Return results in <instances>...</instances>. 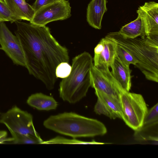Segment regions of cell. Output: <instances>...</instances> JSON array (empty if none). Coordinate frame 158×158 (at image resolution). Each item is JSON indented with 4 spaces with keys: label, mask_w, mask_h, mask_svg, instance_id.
Instances as JSON below:
<instances>
[{
    "label": "cell",
    "mask_w": 158,
    "mask_h": 158,
    "mask_svg": "<svg viewBox=\"0 0 158 158\" xmlns=\"http://www.w3.org/2000/svg\"><path fill=\"white\" fill-rule=\"evenodd\" d=\"M19 20L30 21L35 11L31 6L24 0H3Z\"/></svg>",
    "instance_id": "9a60e30c"
},
{
    "label": "cell",
    "mask_w": 158,
    "mask_h": 158,
    "mask_svg": "<svg viewBox=\"0 0 158 158\" xmlns=\"http://www.w3.org/2000/svg\"><path fill=\"white\" fill-rule=\"evenodd\" d=\"M27 103L40 110L49 111L56 109L58 103L52 96L42 93H36L30 96Z\"/></svg>",
    "instance_id": "2e32d148"
},
{
    "label": "cell",
    "mask_w": 158,
    "mask_h": 158,
    "mask_svg": "<svg viewBox=\"0 0 158 158\" xmlns=\"http://www.w3.org/2000/svg\"><path fill=\"white\" fill-rule=\"evenodd\" d=\"M0 45L13 64L25 67L22 49L17 37L9 30L4 22L0 23Z\"/></svg>",
    "instance_id": "ba28073f"
},
{
    "label": "cell",
    "mask_w": 158,
    "mask_h": 158,
    "mask_svg": "<svg viewBox=\"0 0 158 158\" xmlns=\"http://www.w3.org/2000/svg\"><path fill=\"white\" fill-rule=\"evenodd\" d=\"M104 48L101 52L94 55V65L101 69H108L112 67L116 56L117 44L114 42L106 38L102 39Z\"/></svg>",
    "instance_id": "7c38bea8"
},
{
    "label": "cell",
    "mask_w": 158,
    "mask_h": 158,
    "mask_svg": "<svg viewBox=\"0 0 158 158\" xmlns=\"http://www.w3.org/2000/svg\"><path fill=\"white\" fill-rule=\"evenodd\" d=\"M102 144L104 143L98 142L93 140L91 141H84L77 139L75 138L68 139L58 136L46 141H44L43 144Z\"/></svg>",
    "instance_id": "ffe728a7"
},
{
    "label": "cell",
    "mask_w": 158,
    "mask_h": 158,
    "mask_svg": "<svg viewBox=\"0 0 158 158\" xmlns=\"http://www.w3.org/2000/svg\"><path fill=\"white\" fill-rule=\"evenodd\" d=\"M158 123L143 125L135 131L134 137L135 140L140 142H151L158 144Z\"/></svg>",
    "instance_id": "ac0fdd59"
},
{
    "label": "cell",
    "mask_w": 158,
    "mask_h": 158,
    "mask_svg": "<svg viewBox=\"0 0 158 158\" xmlns=\"http://www.w3.org/2000/svg\"><path fill=\"white\" fill-rule=\"evenodd\" d=\"M118 32L123 36L130 38L146 36L144 24L139 14L135 19L122 27Z\"/></svg>",
    "instance_id": "e0dca14e"
},
{
    "label": "cell",
    "mask_w": 158,
    "mask_h": 158,
    "mask_svg": "<svg viewBox=\"0 0 158 158\" xmlns=\"http://www.w3.org/2000/svg\"><path fill=\"white\" fill-rule=\"evenodd\" d=\"M0 122L13 132L24 135L40 136L34 127L31 114L16 106L2 114Z\"/></svg>",
    "instance_id": "8992f818"
},
{
    "label": "cell",
    "mask_w": 158,
    "mask_h": 158,
    "mask_svg": "<svg viewBox=\"0 0 158 158\" xmlns=\"http://www.w3.org/2000/svg\"><path fill=\"white\" fill-rule=\"evenodd\" d=\"M46 128L73 138L102 136L107 128L99 121L73 112L51 115L43 122Z\"/></svg>",
    "instance_id": "3957f363"
},
{
    "label": "cell",
    "mask_w": 158,
    "mask_h": 158,
    "mask_svg": "<svg viewBox=\"0 0 158 158\" xmlns=\"http://www.w3.org/2000/svg\"><path fill=\"white\" fill-rule=\"evenodd\" d=\"M97 100L94 108L97 114L104 115L111 119H122L121 109L119 98L97 90Z\"/></svg>",
    "instance_id": "30bf717a"
},
{
    "label": "cell",
    "mask_w": 158,
    "mask_h": 158,
    "mask_svg": "<svg viewBox=\"0 0 158 158\" xmlns=\"http://www.w3.org/2000/svg\"><path fill=\"white\" fill-rule=\"evenodd\" d=\"M7 132L5 131H0V143H3L5 141H12L13 138H6Z\"/></svg>",
    "instance_id": "484cf974"
},
{
    "label": "cell",
    "mask_w": 158,
    "mask_h": 158,
    "mask_svg": "<svg viewBox=\"0 0 158 158\" xmlns=\"http://www.w3.org/2000/svg\"><path fill=\"white\" fill-rule=\"evenodd\" d=\"M71 8L69 0H57L35 11L30 23L46 26L53 21L66 19L71 16Z\"/></svg>",
    "instance_id": "52a82bcc"
},
{
    "label": "cell",
    "mask_w": 158,
    "mask_h": 158,
    "mask_svg": "<svg viewBox=\"0 0 158 158\" xmlns=\"http://www.w3.org/2000/svg\"><path fill=\"white\" fill-rule=\"evenodd\" d=\"M71 66L66 62L60 63L56 69V75L57 78H64L68 77L70 73Z\"/></svg>",
    "instance_id": "cb8c5ba5"
},
{
    "label": "cell",
    "mask_w": 158,
    "mask_h": 158,
    "mask_svg": "<svg viewBox=\"0 0 158 158\" xmlns=\"http://www.w3.org/2000/svg\"><path fill=\"white\" fill-rule=\"evenodd\" d=\"M93 65L92 56L86 52L73 59L70 74L59 85V95L63 101L74 104L86 96L91 86L90 71Z\"/></svg>",
    "instance_id": "277c9868"
},
{
    "label": "cell",
    "mask_w": 158,
    "mask_h": 158,
    "mask_svg": "<svg viewBox=\"0 0 158 158\" xmlns=\"http://www.w3.org/2000/svg\"><path fill=\"white\" fill-rule=\"evenodd\" d=\"M130 38L118 31L108 33L105 38L129 51L137 61L136 66L148 80L158 82V35Z\"/></svg>",
    "instance_id": "7a4b0ae2"
},
{
    "label": "cell",
    "mask_w": 158,
    "mask_h": 158,
    "mask_svg": "<svg viewBox=\"0 0 158 158\" xmlns=\"http://www.w3.org/2000/svg\"><path fill=\"white\" fill-rule=\"evenodd\" d=\"M58 0H36L31 6L35 11L41 7Z\"/></svg>",
    "instance_id": "d4e9b609"
},
{
    "label": "cell",
    "mask_w": 158,
    "mask_h": 158,
    "mask_svg": "<svg viewBox=\"0 0 158 158\" xmlns=\"http://www.w3.org/2000/svg\"><path fill=\"white\" fill-rule=\"evenodd\" d=\"M24 0L25 1V0Z\"/></svg>",
    "instance_id": "83f0119b"
},
{
    "label": "cell",
    "mask_w": 158,
    "mask_h": 158,
    "mask_svg": "<svg viewBox=\"0 0 158 158\" xmlns=\"http://www.w3.org/2000/svg\"><path fill=\"white\" fill-rule=\"evenodd\" d=\"M158 123V103H157L148 110L143 121V125Z\"/></svg>",
    "instance_id": "603a6c76"
},
{
    "label": "cell",
    "mask_w": 158,
    "mask_h": 158,
    "mask_svg": "<svg viewBox=\"0 0 158 158\" xmlns=\"http://www.w3.org/2000/svg\"><path fill=\"white\" fill-rule=\"evenodd\" d=\"M111 69V72L114 79L123 89L129 92L131 86L129 66L123 64L116 55Z\"/></svg>",
    "instance_id": "5bb4252c"
},
{
    "label": "cell",
    "mask_w": 158,
    "mask_h": 158,
    "mask_svg": "<svg viewBox=\"0 0 158 158\" xmlns=\"http://www.w3.org/2000/svg\"><path fill=\"white\" fill-rule=\"evenodd\" d=\"M106 0H91L87 8L86 20L89 25L98 29L102 27L103 16L107 10Z\"/></svg>",
    "instance_id": "4fadbf2b"
},
{
    "label": "cell",
    "mask_w": 158,
    "mask_h": 158,
    "mask_svg": "<svg viewBox=\"0 0 158 158\" xmlns=\"http://www.w3.org/2000/svg\"><path fill=\"white\" fill-rule=\"evenodd\" d=\"M20 20L10 9L3 0H0V23L10 21L11 23Z\"/></svg>",
    "instance_id": "7402d4cb"
},
{
    "label": "cell",
    "mask_w": 158,
    "mask_h": 158,
    "mask_svg": "<svg viewBox=\"0 0 158 158\" xmlns=\"http://www.w3.org/2000/svg\"><path fill=\"white\" fill-rule=\"evenodd\" d=\"M91 86L108 95L119 98L118 84L109 69H101L93 65L90 71Z\"/></svg>",
    "instance_id": "9c48e42d"
},
{
    "label": "cell",
    "mask_w": 158,
    "mask_h": 158,
    "mask_svg": "<svg viewBox=\"0 0 158 158\" xmlns=\"http://www.w3.org/2000/svg\"><path fill=\"white\" fill-rule=\"evenodd\" d=\"M117 84L122 119L130 128L138 130L142 126L148 110L146 103L142 95L124 90Z\"/></svg>",
    "instance_id": "5b68a950"
},
{
    "label": "cell",
    "mask_w": 158,
    "mask_h": 158,
    "mask_svg": "<svg viewBox=\"0 0 158 158\" xmlns=\"http://www.w3.org/2000/svg\"><path fill=\"white\" fill-rule=\"evenodd\" d=\"M15 35L19 41L29 73L41 81L49 90L57 79L56 69L61 62L69 61L67 49L52 35L49 28L21 22H15Z\"/></svg>",
    "instance_id": "6da1fadb"
},
{
    "label": "cell",
    "mask_w": 158,
    "mask_h": 158,
    "mask_svg": "<svg viewBox=\"0 0 158 158\" xmlns=\"http://www.w3.org/2000/svg\"><path fill=\"white\" fill-rule=\"evenodd\" d=\"M116 51V56L124 64L128 66L130 64L136 65L137 63L136 60L125 48L117 44Z\"/></svg>",
    "instance_id": "44dd1931"
},
{
    "label": "cell",
    "mask_w": 158,
    "mask_h": 158,
    "mask_svg": "<svg viewBox=\"0 0 158 158\" xmlns=\"http://www.w3.org/2000/svg\"><path fill=\"white\" fill-rule=\"evenodd\" d=\"M0 50H1V47H0Z\"/></svg>",
    "instance_id": "4316f807"
},
{
    "label": "cell",
    "mask_w": 158,
    "mask_h": 158,
    "mask_svg": "<svg viewBox=\"0 0 158 158\" xmlns=\"http://www.w3.org/2000/svg\"><path fill=\"white\" fill-rule=\"evenodd\" d=\"M13 140L12 143L15 144H43L44 141L40 136L24 135L19 134L9 130Z\"/></svg>",
    "instance_id": "d6986e66"
},
{
    "label": "cell",
    "mask_w": 158,
    "mask_h": 158,
    "mask_svg": "<svg viewBox=\"0 0 158 158\" xmlns=\"http://www.w3.org/2000/svg\"><path fill=\"white\" fill-rule=\"evenodd\" d=\"M137 13L143 20L146 36L158 35V3L154 2H146L138 8Z\"/></svg>",
    "instance_id": "8fae6325"
}]
</instances>
